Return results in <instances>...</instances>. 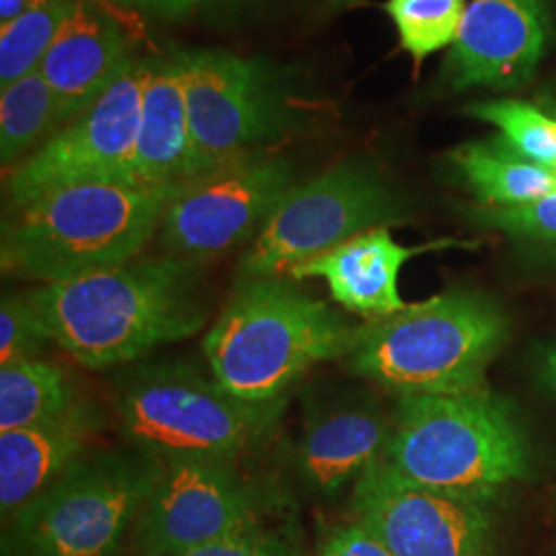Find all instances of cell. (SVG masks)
<instances>
[{"label":"cell","mask_w":556,"mask_h":556,"mask_svg":"<svg viewBox=\"0 0 556 556\" xmlns=\"http://www.w3.org/2000/svg\"><path fill=\"white\" fill-rule=\"evenodd\" d=\"M27 298L50 342L96 371L194 337L208 319L197 295V262L174 256L40 285Z\"/></svg>","instance_id":"cell-1"},{"label":"cell","mask_w":556,"mask_h":556,"mask_svg":"<svg viewBox=\"0 0 556 556\" xmlns=\"http://www.w3.org/2000/svg\"><path fill=\"white\" fill-rule=\"evenodd\" d=\"M176 186L87 181L15 208L2 225V273L64 282L137 260Z\"/></svg>","instance_id":"cell-2"},{"label":"cell","mask_w":556,"mask_h":556,"mask_svg":"<svg viewBox=\"0 0 556 556\" xmlns=\"http://www.w3.org/2000/svg\"><path fill=\"white\" fill-rule=\"evenodd\" d=\"M295 282L241 277L202 340L208 371L233 396L280 400L319 363L349 355L355 328Z\"/></svg>","instance_id":"cell-3"},{"label":"cell","mask_w":556,"mask_h":556,"mask_svg":"<svg viewBox=\"0 0 556 556\" xmlns=\"http://www.w3.org/2000/svg\"><path fill=\"white\" fill-rule=\"evenodd\" d=\"M509 319L482 293L452 289L355 328L346 365L397 396L486 390Z\"/></svg>","instance_id":"cell-4"},{"label":"cell","mask_w":556,"mask_h":556,"mask_svg":"<svg viewBox=\"0 0 556 556\" xmlns=\"http://www.w3.org/2000/svg\"><path fill=\"white\" fill-rule=\"evenodd\" d=\"M383 459L415 484L491 503L530 477L526 433L511 406L489 388L400 397Z\"/></svg>","instance_id":"cell-5"},{"label":"cell","mask_w":556,"mask_h":556,"mask_svg":"<svg viewBox=\"0 0 556 556\" xmlns=\"http://www.w3.org/2000/svg\"><path fill=\"white\" fill-rule=\"evenodd\" d=\"M287 400L245 402L186 363H153L119 381L114 408L124 439L160 457L233 462L273 435Z\"/></svg>","instance_id":"cell-6"},{"label":"cell","mask_w":556,"mask_h":556,"mask_svg":"<svg viewBox=\"0 0 556 556\" xmlns=\"http://www.w3.org/2000/svg\"><path fill=\"white\" fill-rule=\"evenodd\" d=\"M140 450L93 452L4 526L2 556H116L160 477Z\"/></svg>","instance_id":"cell-7"},{"label":"cell","mask_w":556,"mask_h":556,"mask_svg":"<svg viewBox=\"0 0 556 556\" xmlns=\"http://www.w3.org/2000/svg\"><path fill=\"white\" fill-rule=\"evenodd\" d=\"M408 206L367 160H346L293 184L239 262L241 277H280L365 231L402 225Z\"/></svg>","instance_id":"cell-8"},{"label":"cell","mask_w":556,"mask_h":556,"mask_svg":"<svg viewBox=\"0 0 556 556\" xmlns=\"http://www.w3.org/2000/svg\"><path fill=\"white\" fill-rule=\"evenodd\" d=\"M178 60L200 174L287 132L291 118L270 66L220 50H172Z\"/></svg>","instance_id":"cell-9"},{"label":"cell","mask_w":556,"mask_h":556,"mask_svg":"<svg viewBox=\"0 0 556 556\" xmlns=\"http://www.w3.org/2000/svg\"><path fill=\"white\" fill-rule=\"evenodd\" d=\"M293 186L282 157L248 153L174 188L160 220L165 256L202 262L258 236L278 200Z\"/></svg>","instance_id":"cell-10"},{"label":"cell","mask_w":556,"mask_h":556,"mask_svg":"<svg viewBox=\"0 0 556 556\" xmlns=\"http://www.w3.org/2000/svg\"><path fill=\"white\" fill-rule=\"evenodd\" d=\"M147 59H135L110 89L71 119L4 179L11 208L64 186L87 181L132 184Z\"/></svg>","instance_id":"cell-11"},{"label":"cell","mask_w":556,"mask_h":556,"mask_svg":"<svg viewBox=\"0 0 556 556\" xmlns=\"http://www.w3.org/2000/svg\"><path fill=\"white\" fill-rule=\"evenodd\" d=\"M353 509L394 556H498L491 501L415 484L383 457L355 482Z\"/></svg>","instance_id":"cell-12"},{"label":"cell","mask_w":556,"mask_h":556,"mask_svg":"<svg viewBox=\"0 0 556 556\" xmlns=\"http://www.w3.org/2000/svg\"><path fill=\"white\" fill-rule=\"evenodd\" d=\"M260 523L258 498L231 462L165 457L139 521L147 556H181Z\"/></svg>","instance_id":"cell-13"},{"label":"cell","mask_w":556,"mask_h":556,"mask_svg":"<svg viewBox=\"0 0 556 556\" xmlns=\"http://www.w3.org/2000/svg\"><path fill=\"white\" fill-rule=\"evenodd\" d=\"M555 38L548 0H472L441 80L454 89H517L536 75Z\"/></svg>","instance_id":"cell-14"},{"label":"cell","mask_w":556,"mask_h":556,"mask_svg":"<svg viewBox=\"0 0 556 556\" xmlns=\"http://www.w3.org/2000/svg\"><path fill=\"white\" fill-rule=\"evenodd\" d=\"M392 427L357 394H309L298 445L299 475L321 495H334L386 454Z\"/></svg>","instance_id":"cell-15"},{"label":"cell","mask_w":556,"mask_h":556,"mask_svg":"<svg viewBox=\"0 0 556 556\" xmlns=\"http://www.w3.org/2000/svg\"><path fill=\"white\" fill-rule=\"evenodd\" d=\"M105 429V415L91 400L79 402L59 417L0 433V514L2 526L20 516L31 501L50 489Z\"/></svg>","instance_id":"cell-16"},{"label":"cell","mask_w":556,"mask_h":556,"mask_svg":"<svg viewBox=\"0 0 556 556\" xmlns=\"http://www.w3.org/2000/svg\"><path fill=\"white\" fill-rule=\"evenodd\" d=\"M462 245L454 239H441L425 245H400L390 227L365 231L340 243L318 258L293 266L285 277L293 280L321 278L338 305L363 318L392 316L406 307L397 291L402 266L418 254Z\"/></svg>","instance_id":"cell-17"},{"label":"cell","mask_w":556,"mask_h":556,"mask_svg":"<svg viewBox=\"0 0 556 556\" xmlns=\"http://www.w3.org/2000/svg\"><path fill=\"white\" fill-rule=\"evenodd\" d=\"M132 60L118 21L96 2L77 0L40 64L62 122L100 100Z\"/></svg>","instance_id":"cell-18"},{"label":"cell","mask_w":556,"mask_h":556,"mask_svg":"<svg viewBox=\"0 0 556 556\" xmlns=\"http://www.w3.org/2000/svg\"><path fill=\"white\" fill-rule=\"evenodd\" d=\"M200 176L174 52L147 59L132 184L172 188Z\"/></svg>","instance_id":"cell-19"},{"label":"cell","mask_w":556,"mask_h":556,"mask_svg":"<svg viewBox=\"0 0 556 556\" xmlns=\"http://www.w3.org/2000/svg\"><path fill=\"white\" fill-rule=\"evenodd\" d=\"M447 169L480 206H516L556 194V174L528 160L501 132L447 153Z\"/></svg>","instance_id":"cell-20"},{"label":"cell","mask_w":556,"mask_h":556,"mask_svg":"<svg viewBox=\"0 0 556 556\" xmlns=\"http://www.w3.org/2000/svg\"><path fill=\"white\" fill-rule=\"evenodd\" d=\"M80 397L66 371L41 357L0 365V433L59 417Z\"/></svg>","instance_id":"cell-21"},{"label":"cell","mask_w":556,"mask_h":556,"mask_svg":"<svg viewBox=\"0 0 556 556\" xmlns=\"http://www.w3.org/2000/svg\"><path fill=\"white\" fill-rule=\"evenodd\" d=\"M59 103L40 68L2 87L0 96V161L15 167L34 147L59 132Z\"/></svg>","instance_id":"cell-22"},{"label":"cell","mask_w":556,"mask_h":556,"mask_svg":"<svg viewBox=\"0 0 556 556\" xmlns=\"http://www.w3.org/2000/svg\"><path fill=\"white\" fill-rule=\"evenodd\" d=\"M386 13L396 25L402 50L415 64L454 46L466 15V0H388Z\"/></svg>","instance_id":"cell-23"},{"label":"cell","mask_w":556,"mask_h":556,"mask_svg":"<svg viewBox=\"0 0 556 556\" xmlns=\"http://www.w3.org/2000/svg\"><path fill=\"white\" fill-rule=\"evenodd\" d=\"M77 0H52L17 20L2 23L0 31V85L11 83L40 68L64 20Z\"/></svg>","instance_id":"cell-24"},{"label":"cell","mask_w":556,"mask_h":556,"mask_svg":"<svg viewBox=\"0 0 556 556\" xmlns=\"http://www.w3.org/2000/svg\"><path fill=\"white\" fill-rule=\"evenodd\" d=\"M470 118L495 126L528 160L556 174V118L534 103L478 101L464 110Z\"/></svg>","instance_id":"cell-25"},{"label":"cell","mask_w":556,"mask_h":556,"mask_svg":"<svg viewBox=\"0 0 556 556\" xmlns=\"http://www.w3.org/2000/svg\"><path fill=\"white\" fill-rule=\"evenodd\" d=\"M468 217L517 245L556 256V194L516 206H470Z\"/></svg>","instance_id":"cell-26"},{"label":"cell","mask_w":556,"mask_h":556,"mask_svg":"<svg viewBox=\"0 0 556 556\" xmlns=\"http://www.w3.org/2000/svg\"><path fill=\"white\" fill-rule=\"evenodd\" d=\"M50 342L27 293H11L0 305V363L40 357Z\"/></svg>","instance_id":"cell-27"},{"label":"cell","mask_w":556,"mask_h":556,"mask_svg":"<svg viewBox=\"0 0 556 556\" xmlns=\"http://www.w3.org/2000/svg\"><path fill=\"white\" fill-rule=\"evenodd\" d=\"M181 556H285V551L277 538L254 523Z\"/></svg>","instance_id":"cell-28"},{"label":"cell","mask_w":556,"mask_h":556,"mask_svg":"<svg viewBox=\"0 0 556 556\" xmlns=\"http://www.w3.org/2000/svg\"><path fill=\"white\" fill-rule=\"evenodd\" d=\"M316 556H394L361 521L340 523L319 540Z\"/></svg>","instance_id":"cell-29"},{"label":"cell","mask_w":556,"mask_h":556,"mask_svg":"<svg viewBox=\"0 0 556 556\" xmlns=\"http://www.w3.org/2000/svg\"><path fill=\"white\" fill-rule=\"evenodd\" d=\"M144 13L161 20H181L199 7V0H135Z\"/></svg>","instance_id":"cell-30"},{"label":"cell","mask_w":556,"mask_h":556,"mask_svg":"<svg viewBox=\"0 0 556 556\" xmlns=\"http://www.w3.org/2000/svg\"><path fill=\"white\" fill-rule=\"evenodd\" d=\"M538 379L556 397V340L540 351Z\"/></svg>","instance_id":"cell-31"},{"label":"cell","mask_w":556,"mask_h":556,"mask_svg":"<svg viewBox=\"0 0 556 556\" xmlns=\"http://www.w3.org/2000/svg\"><path fill=\"white\" fill-rule=\"evenodd\" d=\"M48 2H52V0H0V21L9 23V21L17 20L21 15L36 11Z\"/></svg>","instance_id":"cell-32"},{"label":"cell","mask_w":556,"mask_h":556,"mask_svg":"<svg viewBox=\"0 0 556 556\" xmlns=\"http://www.w3.org/2000/svg\"><path fill=\"white\" fill-rule=\"evenodd\" d=\"M536 105L540 110H544L548 116L556 118V85H553L551 89H546L544 93H540Z\"/></svg>","instance_id":"cell-33"},{"label":"cell","mask_w":556,"mask_h":556,"mask_svg":"<svg viewBox=\"0 0 556 556\" xmlns=\"http://www.w3.org/2000/svg\"><path fill=\"white\" fill-rule=\"evenodd\" d=\"M365 0H328V9L332 11H340V9H351L355 4H361Z\"/></svg>","instance_id":"cell-34"},{"label":"cell","mask_w":556,"mask_h":556,"mask_svg":"<svg viewBox=\"0 0 556 556\" xmlns=\"http://www.w3.org/2000/svg\"><path fill=\"white\" fill-rule=\"evenodd\" d=\"M108 2H114V4H119V7H130V4H135V0H108Z\"/></svg>","instance_id":"cell-35"},{"label":"cell","mask_w":556,"mask_h":556,"mask_svg":"<svg viewBox=\"0 0 556 556\" xmlns=\"http://www.w3.org/2000/svg\"><path fill=\"white\" fill-rule=\"evenodd\" d=\"M223 2H229V0H199V4L206 7V4H223Z\"/></svg>","instance_id":"cell-36"}]
</instances>
